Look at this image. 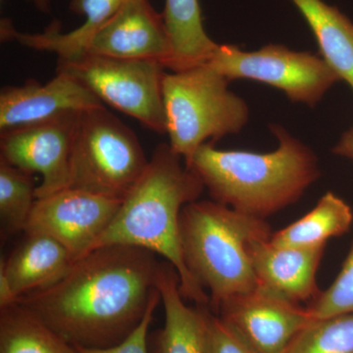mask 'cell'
Returning <instances> with one entry per match:
<instances>
[{
  "instance_id": "obj_1",
  "label": "cell",
  "mask_w": 353,
  "mask_h": 353,
  "mask_svg": "<svg viewBox=\"0 0 353 353\" xmlns=\"http://www.w3.org/2000/svg\"><path fill=\"white\" fill-rule=\"evenodd\" d=\"M160 263L143 248L101 246L77 259L57 283L17 303L73 347H114L138 328L159 292Z\"/></svg>"
},
{
  "instance_id": "obj_2",
  "label": "cell",
  "mask_w": 353,
  "mask_h": 353,
  "mask_svg": "<svg viewBox=\"0 0 353 353\" xmlns=\"http://www.w3.org/2000/svg\"><path fill=\"white\" fill-rule=\"evenodd\" d=\"M181 160L169 143L157 146L143 175L92 250L121 245L150 250L173 265L183 299L209 306L210 297L185 263L180 233L181 211L197 201L205 188Z\"/></svg>"
},
{
  "instance_id": "obj_3",
  "label": "cell",
  "mask_w": 353,
  "mask_h": 353,
  "mask_svg": "<svg viewBox=\"0 0 353 353\" xmlns=\"http://www.w3.org/2000/svg\"><path fill=\"white\" fill-rule=\"evenodd\" d=\"M274 152L221 150L202 145L185 164L213 201L253 217L265 218L296 203L320 176L318 158L284 128L271 125Z\"/></svg>"
},
{
  "instance_id": "obj_4",
  "label": "cell",
  "mask_w": 353,
  "mask_h": 353,
  "mask_svg": "<svg viewBox=\"0 0 353 353\" xmlns=\"http://www.w3.org/2000/svg\"><path fill=\"white\" fill-rule=\"evenodd\" d=\"M185 263L210 294V307L257 289L250 248L253 241L270 240L265 219L245 214L217 201H192L180 216Z\"/></svg>"
},
{
  "instance_id": "obj_5",
  "label": "cell",
  "mask_w": 353,
  "mask_h": 353,
  "mask_svg": "<svg viewBox=\"0 0 353 353\" xmlns=\"http://www.w3.org/2000/svg\"><path fill=\"white\" fill-rule=\"evenodd\" d=\"M230 81L208 63L166 73L163 103L169 145L188 164L204 143L238 134L250 119Z\"/></svg>"
},
{
  "instance_id": "obj_6",
  "label": "cell",
  "mask_w": 353,
  "mask_h": 353,
  "mask_svg": "<svg viewBox=\"0 0 353 353\" xmlns=\"http://www.w3.org/2000/svg\"><path fill=\"white\" fill-rule=\"evenodd\" d=\"M148 161L132 129L104 106L90 109L79 118L69 188L123 199Z\"/></svg>"
},
{
  "instance_id": "obj_7",
  "label": "cell",
  "mask_w": 353,
  "mask_h": 353,
  "mask_svg": "<svg viewBox=\"0 0 353 353\" xmlns=\"http://www.w3.org/2000/svg\"><path fill=\"white\" fill-rule=\"evenodd\" d=\"M165 67L150 60L120 59L85 53L58 59L57 71L85 85L101 102L131 116L143 126L166 134Z\"/></svg>"
},
{
  "instance_id": "obj_8",
  "label": "cell",
  "mask_w": 353,
  "mask_h": 353,
  "mask_svg": "<svg viewBox=\"0 0 353 353\" xmlns=\"http://www.w3.org/2000/svg\"><path fill=\"white\" fill-rule=\"evenodd\" d=\"M208 64L232 80H252L283 90L290 101L313 108L341 81L320 55L268 44L256 51L219 44Z\"/></svg>"
},
{
  "instance_id": "obj_9",
  "label": "cell",
  "mask_w": 353,
  "mask_h": 353,
  "mask_svg": "<svg viewBox=\"0 0 353 353\" xmlns=\"http://www.w3.org/2000/svg\"><path fill=\"white\" fill-rule=\"evenodd\" d=\"M81 113L0 132V158L26 173L41 175L37 199L69 188L72 150Z\"/></svg>"
},
{
  "instance_id": "obj_10",
  "label": "cell",
  "mask_w": 353,
  "mask_h": 353,
  "mask_svg": "<svg viewBox=\"0 0 353 353\" xmlns=\"http://www.w3.org/2000/svg\"><path fill=\"white\" fill-rule=\"evenodd\" d=\"M123 199L67 188L38 199L24 232L48 234L75 260L92 250L117 214Z\"/></svg>"
},
{
  "instance_id": "obj_11",
  "label": "cell",
  "mask_w": 353,
  "mask_h": 353,
  "mask_svg": "<svg viewBox=\"0 0 353 353\" xmlns=\"http://www.w3.org/2000/svg\"><path fill=\"white\" fill-rule=\"evenodd\" d=\"M216 312L256 353L284 352L315 319L308 308L259 290L228 299Z\"/></svg>"
},
{
  "instance_id": "obj_12",
  "label": "cell",
  "mask_w": 353,
  "mask_h": 353,
  "mask_svg": "<svg viewBox=\"0 0 353 353\" xmlns=\"http://www.w3.org/2000/svg\"><path fill=\"white\" fill-rule=\"evenodd\" d=\"M85 53L150 60L169 69L173 48L163 14L148 0H129L88 41Z\"/></svg>"
},
{
  "instance_id": "obj_13",
  "label": "cell",
  "mask_w": 353,
  "mask_h": 353,
  "mask_svg": "<svg viewBox=\"0 0 353 353\" xmlns=\"http://www.w3.org/2000/svg\"><path fill=\"white\" fill-rule=\"evenodd\" d=\"M103 106L85 85L67 74L46 83L34 79L0 92V132L48 122L71 113Z\"/></svg>"
},
{
  "instance_id": "obj_14",
  "label": "cell",
  "mask_w": 353,
  "mask_h": 353,
  "mask_svg": "<svg viewBox=\"0 0 353 353\" xmlns=\"http://www.w3.org/2000/svg\"><path fill=\"white\" fill-rule=\"evenodd\" d=\"M325 246L282 248L270 240L253 241L250 252L257 289L294 304L319 296L316 274Z\"/></svg>"
},
{
  "instance_id": "obj_15",
  "label": "cell",
  "mask_w": 353,
  "mask_h": 353,
  "mask_svg": "<svg viewBox=\"0 0 353 353\" xmlns=\"http://www.w3.org/2000/svg\"><path fill=\"white\" fill-rule=\"evenodd\" d=\"M24 233L23 241L0 263V272L8 279L17 301L57 283L76 261L63 245L48 234Z\"/></svg>"
},
{
  "instance_id": "obj_16",
  "label": "cell",
  "mask_w": 353,
  "mask_h": 353,
  "mask_svg": "<svg viewBox=\"0 0 353 353\" xmlns=\"http://www.w3.org/2000/svg\"><path fill=\"white\" fill-rule=\"evenodd\" d=\"M129 0H71L70 10L85 16V23L73 31L60 32L59 24H51L41 34L18 32L12 22L2 19L0 34L2 41H16L34 50L50 51L58 55V59H74L85 54L88 41L92 36L112 19Z\"/></svg>"
},
{
  "instance_id": "obj_17",
  "label": "cell",
  "mask_w": 353,
  "mask_h": 353,
  "mask_svg": "<svg viewBox=\"0 0 353 353\" xmlns=\"http://www.w3.org/2000/svg\"><path fill=\"white\" fill-rule=\"evenodd\" d=\"M157 288L164 306L165 324L155 339L157 353H204L201 308L185 303L178 272L165 260L160 263Z\"/></svg>"
},
{
  "instance_id": "obj_18",
  "label": "cell",
  "mask_w": 353,
  "mask_h": 353,
  "mask_svg": "<svg viewBox=\"0 0 353 353\" xmlns=\"http://www.w3.org/2000/svg\"><path fill=\"white\" fill-rule=\"evenodd\" d=\"M314 34L320 57L353 90V23L323 0H292Z\"/></svg>"
},
{
  "instance_id": "obj_19",
  "label": "cell",
  "mask_w": 353,
  "mask_h": 353,
  "mask_svg": "<svg viewBox=\"0 0 353 353\" xmlns=\"http://www.w3.org/2000/svg\"><path fill=\"white\" fill-rule=\"evenodd\" d=\"M162 14L173 48L169 70L180 72L208 63L219 44L204 30L199 0H166Z\"/></svg>"
},
{
  "instance_id": "obj_20",
  "label": "cell",
  "mask_w": 353,
  "mask_h": 353,
  "mask_svg": "<svg viewBox=\"0 0 353 353\" xmlns=\"http://www.w3.org/2000/svg\"><path fill=\"white\" fill-rule=\"evenodd\" d=\"M352 223V208L340 196L328 192L307 214L272 234L270 241L282 248L326 245L330 239L347 234Z\"/></svg>"
},
{
  "instance_id": "obj_21",
  "label": "cell",
  "mask_w": 353,
  "mask_h": 353,
  "mask_svg": "<svg viewBox=\"0 0 353 353\" xmlns=\"http://www.w3.org/2000/svg\"><path fill=\"white\" fill-rule=\"evenodd\" d=\"M0 353H77L29 309L15 303L0 307Z\"/></svg>"
},
{
  "instance_id": "obj_22",
  "label": "cell",
  "mask_w": 353,
  "mask_h": 353,
  "mask_svg": "<svg viewBox=\"0 0 353 353\" xmlns=\"http://www.w3.org/2000/svg\"><path fill=\"white\" fill-rule=\"evenodd\" d=\"M31 174L0 158V226L2 238L24 232L36 203Z\"/></svg>"
},
{
  "instance_id": "obj_23",
  "label": "cell",
  "mask_w": 353,
  "mask_h": 353,
  "mask_svg": "<svg viewBox=\"0 0 353 353\" xmlns=\"http://www.w3.org/2000/svg\"><path fill=\"white\" fill-rule=\"evenodd\" d=\"M283 353H353V313L313 320Z\"/></svg>"
},
{
  "instance_id": "obj_24",
  "label": "cell",
  "mask_w": 353,
  "mask_h": 353,
  "mask_svg": "<svg viewBox=\"0 0 353 353\" xmlns=\"http://www.w3.org/2000/svg\"><path fill=\"white\" fill-rule=\"evenodd\" d=\"M307 308L315 319L353 313V241L333 284L320 292Z\"/></svg>"
},
{
  "instance_id": "obj_25",
  "label": "cell",
  "mask_w": 353,
  "mask_h": 353,
  "mask_svg": "<svg viewBox=\"0 0 353 353\" xmlns=\"http://www.w3.org/2000/svg\"><path fill=\"white\" fill-rule=\"evenodd\" d=\"M203 318L204 353H256L208 305H197Z\"/></svg>"
},
{
  "instance_id": "obj_26",
  "label": "cell",
  "mask_w": 353,
  "mask_h": 353,
  "mask_svg": "<svg viewBox=\"0 0 353 353\" xmlns=\"http://www.w3.org/2000/svg\"><path fill=\"white\" fill-rule=\"evenodd\" d=\"M161 301L160 292H158L152 299L148 312L138 328L119 345L108 348H83L76 347L77 353H148V333L152 324L153 315L158 304Z\"/></svg>"
},
{
  "instance_id": "obj_27",
  "label": "cell",
  "mask_w": 353,
  "mask_h": 353,
  "mask_svg": "<svg viewBox=\"0 0 353 353\" xmlns=\"http://www.w3.org/2000/svg\"><path fill=\"white\" fill-rule=\"evenodd\" d=\"M334 154L348 158L353 162V127L343 132V136L333 148Z\"/></svg>"
},
{
  "instance_id": "obj_28",
  "label": "cell",
  "mask_w": 353,
  "mask_h": 353,
  "mask_svg": "<svg viewBox=\"0 0 353 353\" xmlns=\"http://www.w3.org/2000/svg\"><path fill=\"white\" fill-rule=\"evenodd\" d=\"M34 6L39 11L43 13H48L50 10L51 0H34Z\"/></svg>"
}]
</instances>
